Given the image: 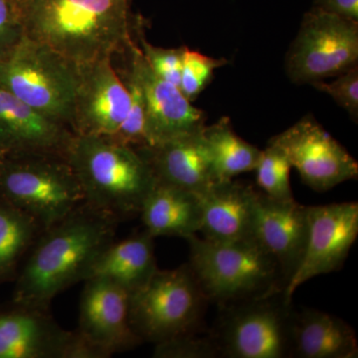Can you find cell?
Segmentation results:
<instances>
[{
	"mask_svg": "<svg viewBox=\"0 0 358 358\" xmlns=\"http://www.w3.org/2000/svg\"><path fill=\"white\" fill-rule=\"evenodd\" d=\"M129 46V45H128ZM127 46V48H128ZM127 48L120 52L124 58V68L115 70L129 92V108L124 124L112 138L134 148H148L147 131V106L143 87L134 69L133 63L129 60Z\"/></svg>",
	"mask_w": 358,
	"mask_h": 358,
	"instance_id": "25",
	"label": "cell"
},
{
	"mask_svg": "<svg viewBox=\"0 0 358 358\" xmlns=\"http://www.w3.org/2000/svg\"><path fill=\"white\" fill-rule=\"evenodd\" d=\"M225 58H213L185 47L179 89L192 102L210 83L214 71L227 64Z\"/></svg>",
	"mask_w": 358,
	"mask_h": 358,
	"instance_id": "27",
	"label": "cell"
},
{
	"mask_svg": "<svg viewBox=\"0 0 358 358\" xmlns=\"http://www.w3.org/2000/svg\"><path fill=\"white\" fill-rule=\"evenodd\" d=\"M0 199L31 216L42 231L86 204L76 174L61 155L0 159Z\"/></svg>",
	"mask_w": 358,
	"mask_h": 358,
	"instance_id": "6",
	"label": "cell"
},
{
	"mask_svg": "<svg viewBox=\"0 0 358 358\" xmlns=\"http://www.w3.org/2000/svg\"><path fill=\"white\" fill-rule=\"evenodd\" d=\"M211 333L220 357H292L293 303L282 292L223 306Z\"/></svg>",
	"mask_w": 358,
	"mask_h": 358,
	"instance_id": "8",
	"label": "cell"
},
{
	"mask_svg": "<svg viewBox=\"0 0 358 358\" xmlns=\"http://www.w3.org/2000/svg\"><path fill=\"white\" fill-rule=\"evenodd\" d=\"M253 235L254 239L277 261L286 288L300 266L307 246V206L294 199H271L260 192Z\"/></svg>",
	"mask_w": 358,
	"mask_h": 358,
	"instance_id": "17",
	"label": "cell"
},
{
	"mask_svg": "<svg viewBox=\"0 0 358 358\" xmlns=\"http://www.w3.org/2000/svg\"><path fill=\"white\" fill-rule=\"evenodd\" d=\"M117 221L84 204L42 231L16 275L14 306L49 310L56 296L83 282L96 255L115 240Z\"/></svg>",
	"mask_w": 358,
	"mask_h": 358,
	"instance_id": "1",
	"label": "cell"
},
{
	"mask_svg": "<svg viewBox=\"0 0 358 358\" xmlns=\"http://www.w3.org/2000/svg\"><path fill=\"white\" fill-rule=\"evenodd\" d=\"M0 358H101L76 331L43 308L14 306L0 313Z\"/></svg>",
	"mask_w": 358,
	"mask_h": 358,
	"instance_id": "12",
	"label": "cell"
},
{
	"mask_svg": "<svg viewBox=\"0 0 358 358\" xmlns=\"http://www.w3.org/2000/svg\"><path fill=\"white\" fill-rule=\"evenodd\" d=\"M207 301L189 264L157 268L129 294L131 327L141 341L155 345L195 333Z\"/></svg>",
	"mask_w": 358,
	"mask_h": 358,
	"instance_id": "7",
	"label": "cell"
},
{
	"mask_svg": "<svg viewBox=\"0 0 358 358\" xmlns=\"http://www.w3.org/2000/svg\"><path fill=\"white\" fill-rule=\"evenodd\" d=\"M203 129L141 148L157 180L195 194L215 182Z\"/></svg>",
	"mask_w": 358,
	"mask_h": 358,
	"instance_id": "19",
	"label": "cell"
},
{
	"mask_svg": "<svg viewBox=\"0 0 358 358\" xmlns=\"http://www.w3.org/2000/svg\"><path fill=\"white\" fill-rule=\"evenodd\" d=\"M80 79L79 66L25 35L0 56V86L71 129Z\"/></svg>",
	"mask_w": 358,
	"mask_h": 358,
	"instance_id": "5",
	"label": "cell"
},
{
	"mask_svg": "<svg viewBox=\"0 0 358 358\" xmlns=\"http://www.w3.org/2000/svg\"><path fill=\"white\" fill-rule=\"evenodd\" d=\"M66 159L81 185L86 204L117 220L140 213L157 182L140 150L106 136L74 134Z\"/></svg>",
	"mask_w": 358,
	"mask_h": 358,
	"instance_id": "3",
	"label": "cell"
},
{
	"mask_svg": "<svg viewBox=\"0 0 358 358\" xmlns=\"http://www.w3.org/2000/svg\"><path fill=\"white\" fill-rule=\"evenodd\" d=\"M28 38L79 67L124 51L138 17L131 0H17Z\"/></svg>",
	"mask_w": 358,
	"mask_h": 358,
	"instance_id": "2",
	"label": "cell"
},
{
	"mask_svg": "<svg viewBox=\"0 0 358 358\" xmlns=\"http://www.w3.org/2000/svg\"><path fill=\"white\" fill-rule=\"evenodd\" d=\"M313 86L320 92L327 94L343 108L353 120L358 117V66L350 68L338 75V79L331 83L313 82Z\"/></svg>",
	"mask_w": 358,
	"mask_h": 358,
	"instance_id": "30",
	"label": "cell"
},
{
	"mask_svg": "<svg viewBox=\"0 0 358 358\" xmlns=\"http://www.w3.org/2000/svg\"><path fill=\"white\" fill-rule=\"evenodd\" d=\"M141 26L140 21H138L134 27V34L138 41V47H140L141 54H143L148 67L160 79L179 88L185 47L166 49L154 46V45L148 43L143 37Z\"/></svg>",
	"mask_w": 358,
	"mask_h": 358,
	"instance_id": "28",
	"label": "cell"
},
{
	"mask_svg": "<svg viewBox=\"0 0 358 358\" xmlns=\"http://www.w3.org/2000/svg\"><path fill=\"white\" fill-rule=\"evenodd\" d=\"M145 230L152 237H180L199 233V196L195 193L157 180L143 200L140 213Z\"/></svg>",
	"mask_w": 358,
	"mask_h": 358,
	"instance_id": "22",
	"label": "cell"
},
{
	"mask_svg": "<svg viewBox=\"0 0 358 358\" xmlns=\"http://www.w3.org/2000/svg\"><path fill=\"white\" fill-rule=\"evenodd\" d=\"M308 238L303 260L285 288L292 298L301 285L343 267L358 236L357 202L307 206Z\"/></svg>",
	"mask_w": 358,
	"mask_h": 358,
	"instance_id": "11",
	"label": "cell"
},
{
	"mask_svg": "<svg viewBox=\"0 0 358 358\" xmlns=\"http://www.w3.org/2000/svg\"><path fill=\"white\" fill-rule=\"evenodd\" d=\"M203 136L216 181L230 180L239 174L255 171L262 150L240 138L228 117H222L210 127L205 126Z\"/></svg>",
	"mask_w": 358,
	"mask_h": 358,
	"instance_id": "23",
	"label": "cell"
},
{
	"mask_svg": "<svg viewBox=\"0 0 358 358\" xmlns=\"http://www.w3.org/2000/svg\"><path fill=\"white\" fill-rule=\"evenodd\" d=\"M313 7L341 17L358 21V0H315Z\"/></svg>",
	"mask_w": 358,
	"mask_h": 358,
	"instance_id": "32",
	"label": "cell"
},
{
	"mask_svg": "<svg viewBox=\"0 0 358 358\" xmlns=\"http://www.w3.org/2000/svg\"><path fill=\"white\" fill-rule=\"evenodd\" d=\"M83 282L76 331L100 357H110L143 343L129 319V292L99 278Z\"/></svg>",
	"mask_w": 358,
	"mask_h": 358,
	"instance_id": "13",
	"label": "cell"
},
{
	"mask_svg": "<svg viewBox=\"0 0 358 358\" xmlns=\"http://www.w3.org/2000/svg\"><path fill=\"white\" fill-rule=\"evenodd\" d=\"M73 136L69 127L42 115L0 86V159L66 157Z\"/></svg>",
	"mask_w": 358,
	"mask_h": 358,
	"instance_id": "15",
	"label": "cell"
},
{
	"mask_svg": "<svg viewBox=\"0 0 358 358\" xmlns=\"http://www.w3.org/2000/svg\"><path fill=\"white\" fill-rule=\"evenodd\" d=\"M201 215L199 233L213 242L254 239L257 203L260 192L230 179L215 181L197 193Z\"/></svg>",
	"mask_w": 358,
	"mask_h": 358,
	"instance_id": "18",
	"label": "cell"
},
{
	"mask_svg": "<svg viewBox=\"0 0 358 358\" xmlns=\"http://www.w3.org/2000/svg\"><path fill=\"white\" fill-rule=\"evenodd\" d=\"M80 69L73 133L114 138L128 115L129 96L115 69L113 57L96 60Z\"/></svg>",
	"mask_w": 358,
	"mask_h": 358,
	"instance_id": "14",
	"label": "cell"
},
{
	"mask_svg": "<svg viewBox=\"0 0 358 358\" xmlns=\"http://www.w3.org/2000/svg\"><path fill=\"white\" fill-rule=\"evenodd\" d=\"M358 341L355 329L331 313L315 308L294 312L292 357L357 358Z\"/></svg>",
	"mask_w": 358,
	"mask_h": 358,
	"instance_id": "20",
	"label": "cell"
},
{
	"mask_svg": "<svg viewBox=\"0 0 358 358\" xmlns=\"http://www.w3.org/2000/svg\"><path fill=\"white\" fill-rule=\"evenodd\" d=\"M155 238L147 231L121 241L113 240L96 255L85 281L105 279L128 291L141 288L157 270Z\"/></svg>",
	"mask_w": 358,
	"mask_h": 358,
	"instance_id": "21",
	"label": "cell"
},
{
	"mask_svg": "<svg viewBox=\"0 0 358 358\" xmlns=\"http://www.w3.org/2000/svg\"><path fill=\"white\" fill-rule=\"evenodd\" d=\"M127 52L145 94L148 148L204 128V112L193 107L178 87L150 70L134 36Z\"/></svg>",
	"mask_w": 358,
	"mask_h": 358,
	"instance_id": "16",
	"label": "cell"
},
{
	"mask_svg": "<svg viewBox=\"0 0 358 358\" xmlns=\"http://www.w3.org/2000/svg\"><path fill=\"white\" fill-rule=\"evenodd\" d=\"M292 166L284 152L273 143H268L262 150L260 160L255 169L257 185L271 199H294L289 171Z\"/></svg>",
	"mask_w": 358,
	"mask_h": 358,
	"instance_id": "26",
	"label": "cell"
},
{
	"mask_svg": "<svg viewBox=\"0 0 358 358\" xmlns=\"http://www.w3.org/2000/svg\"><path fill=\"white\" fill-rule=\"evenodd\" d=\"M268 143L284 152L303 182L315 192L357 178V160L312 117H303Z\"/></svg>",
	"mask_w": 358,
	"mask_h": 358,
	"instance_id": "10",
	"label": "cell"
},
{
	"mask_svg": "<svg viewBox=\"0 0 358 358\" xmlns=\"http://www.w3.org/2000/svg\"><path fill=\"white\" fill-rule=\"evenodd\" d=\"M190 268L208 301L221 307L284 292L281 268L255 239L213 242L187 238Z\"/></svg>",
	"mask_w": 358,
	"mask_h": 358,
	"instance_id": "4",
	"label": "cell"
},
{
	"mask_svg": "<svg viewBox=\"0 0 358 358\" xmlns=\"http://www.w3.org/2000/svg\"><path fill=\"white\" fill-rule=\"evenodd\" d=\"M42 229L25 212L0 199V282L15 279Z\"/></svg>",
	"mask_w": 358,
	"mask_h": 358,
	"instance_id": "24",
	"label": "cell"
},
{
	"mask_svg": "<svg viewBox=\"0 0 358 358\" xmlns=\"http://www.w3.org/2000/svg\"><path fill=\"white\" fill-rule=\"evenodd\" d=\"M154 357L214 358L220 357V352L211 334L197 336L193 333L155 345Z\"/></svg>",
	"mask_w": 358,
	"mask_h": 358,
	"instance_id": "29",
	"label": "cell"
},
{
	"mask_svg": "<svg viewBox=\"0 0 358 358\" xmlns=\"http://www.w3.org/2000/svg\"><path fill=\"white\" fill-rule=\"evenodd\" d=\"M358 21L313 7L287 54V74L296 84L338 76L357 65Z\"/></svg>",
	"mask_w": 358,
	"mask_h": 358,
	"instance_id": "9",
	"label": "cell"
},
{
	"mask_svg": "<svg viewBox=\"0 0 358 358\" xmlns=\"http://www.w3.org/2000/svg\"><path fill=\"white\" fill-rule=\"evenodd\" d=\"M24 35L17 0H0V56L4 55Z\"/></svg>",
	"mask_w": 358,
	"mask_h": 358,
	"instance_id": "31",
	"label": "cell"
}]
</instances>
